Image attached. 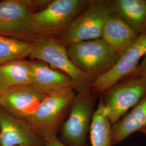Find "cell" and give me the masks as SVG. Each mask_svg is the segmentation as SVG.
<instances>
[{"label": "cell", "instance_id": "1", "mask_svg": "<svg viewBox=\"0 0 146 146\" xmlns=\"http://www.w3.org/2000/svg\"><path fill=\"white\" fill-rule=\"evenodd\" d=\"M89 1L54 0L41 11L31 14L28 31L33 42L40 39L54 38L62 33L72 22L85 9Z\"/></svg>", "mask_w": 146, "mask_h": 146}, {"label": "cell", "instance_id": "2", "mask_svg": "<svg viewBox=\"0 0 146 146\" xmlns=\"http://www.w3.org/2000/svg\"><path fill=\"white\" fill-rule=\"evenodd\" d=\"M76 95L74 88H69L47 95L36 111L26 120L43 141L58 136Z\"/></svg>", "mask_w": 146, "mask_h": 146}, {"label": "cell", "instance_id": "3", "mask_svg": "<svg viewBox=\"0 0 146 146\" xmlns=\"http://www.w3.org/2000/svg\"><path fill=\"white\" fill-rule=\"evenodd\" d=\"M112 14L110 1L90 0L62 33L55 38L63 46L101 38L104 24Z\"/></svg>", "mask_w": 146, "mask_h": 146}, {"label": "cell", "instance_id": "4", "mask_svg": "<svg viewBox=\"0 0 146 146\" xmlns=\"http://www.w3.org/2000/svg\"><path fill=\"white\" fill-rule=\"evenodd\" d=\"M29 57L46 63L67 75L72 80L76 93L91 90L94 79L73 64L68 57L66 47L55 38L40 39L33 42Z\"/></svg>", "mask_w": 146, "mask_h": 146}, {"label": "cell", "instance_id": "5", "mask_svg": "<svg viewBox=\"0 0 146 146\" xmlns=\"http://www.w3.org/2000/svg\"><path fill=\"white\" fill-rule=\"evenodd\" d=\"M66 49L73 64L94 80L106 73L120 57L101 38L75 43Z\"/></svg>", "mask_w": 146, "mask_h": 146}, {"label": "cell", "instance_id": "6", "mask_svg": "<svg viewBox=\"0 0 146 146\" xmlns=\"http://www.w3.org/2000/svg\"><path fill=\"white\" fill-rule=\"evenodd\" d=\"M146 96V77L125 79L101 94L104 114L111 125L133 109Z\"/></svg>", "mask_w": 146, "mask_h": 146}, {"label": "cell", "instance_id": "7", "mask_svg": "<svg viewBox=\"0 0 146 146\" xmlns=\"http://www.w3.org/2000/svg\"><path fill=\"white\" fill-rule=\"evenodd\" d=\"M96 94L91 90L76 93L58 139L67 146H88L87 137L95 110Z\"/></svg>", "mask_w": 146, "mask_h": 146}, {"label": "cell", "instance_id": "8", "mask_svg": "<svg viewBox=\"0 0 146 146\" xmlns=\"http://www.w3.org/2000/svg\"><path fill=\"white\" fill-rule=\"evenodd\" d=\"M50 1H0V35L19 39L30 38L28 22L38 6ZM31 39V38H30Z\"/></svg>", "mask_w": 146, "mask_h": 146}, {"label": "cell", "instance_id": "9", "mask_svg": "<svg viewBox=\"0 0 146 146\" xmlns=\"http://www.w3.org/2000/svg\"><path fill=\"white\" fill-rule=\"evenodd\" d=\"M146 54L145 34L140 35L106 73L94 80L91 86V91L96 95H101L115 84L129 77Z\"/></svg>", "mask_w": 146, "mask_h": 146}, {"label": "cell", "instance_id": "10", "mask_svg": "<svg viewBox=\"0 0 146 146\" xmlns=\"http://www.w3.org/2000/svg\"><path fill=\"white\" fill-rule=\"evenodd\" d=\"M46 95L31 84L11 87L0 94V106L17 118L27 120L36 111Z\"/></svg>", "mask_w": 146, "mask_h": 146}, {"label": "cell", "instance_id": "11", "mask_svg": "<svg viewBox=\"0 0 146 146\" xmlns=\"http://www.w3.org/2000/svg\"><path fill=\"white\" fill-rule=\"evenodd\" d=\"M0 145L44 146V141L27 121L11 115L0 106Z\"/></svg>", "mask_w": 146, "mask_h": 146}, {"label": "cell", "instance_id": "12", "mask_svg": "<svg viewBox=\"0 0 146 146\" xmlns=\"http://www.w3.org/2000/svg\"><path fill=\"white\" fill-rule=\"evenodd\" d=\"M31 84L46 95L74 88L72 80L67 75L40 60L31 61Z\"/></svg>", "mask_w": 146, "mask_h": 146}, {"label": "cell", "instance_id": "13", "mask_svg": "<svg viewBox=\"0 0 146 146\" xmlns=\"http://www.w3.org/2000/svg\"><path fill=\"white\" fill-rule=\"evenodd\" d=\"M140 36L120 17L112 13L104 24L101 39L120 56Z\"/></svg>", "mask_w": 146, "mask_h": 146}, {"label": "cell", "instance_id": "14", "mask_svg": "<svg viewBox=\"0 0 146 146\" xmlns=\"http://www.w3.org/2000/svg\"><path fill=\"white\" fill-rule=\"evenodd\" d=\"M135 133L146 135V96L111 127L112 146L119 145Z\"/></svg>", "mask_w": 146, "mask_h": 146}, {"label": "cell", "instance_id": "15", "mask_svg": "<svg viewBox=\"0 0 146 146\" xmlns=\"http://www.w3.org/2000/svg\"><path fill=\"white\" fill-rule=\"evenodd\" d=\"M112 13L140 35L146 34V0L110 1Z\"/></svg>", "mask_w": 146, "mask_h": 146}, {"label": "cell", "instance_id": "16", "mask_svg": "<svg viewBox=\"0 0 146 146\" xmlns=\"http://www.w3.org/2000/svg\"><path fill=\"white\" fill-rule=\"evenodd\" d=\"M31 84V62L25 58L0 66V92L11 87Z\"/></svg>", "mask_w": 146, "mask_h": 146}, {"label": "cell", "instance_id": "17", "mask_svg": "<svg viewBox=\"0 0 146 146\" xmlns=\"http://www.w3.org/2000/svg\"><path fill=\"white\" fill-rule=\"evenodd\" d=\"M111 127L110 120L104 114L103 102L100 97L89 131L91 146H113Z\"/></svg>", "mask_w": 146, "mask_h": 146}, {"label": "cell", "instance_id": "18", "mask_svg": "<svg viewBox=\"0 0 146 146\" xmlns=\"http://www.w3.org/2000/svg\"><path fill=\"white\" fill-rule=\"evenodd\" d=\"M33 42L0 35V66L29 56Z\"/></svg>", "mask_w": 146, "mask_h": 146}, {"label": "cell", "instance_id": "19", "mask_svg": "<svg viewBox=\"0 0 146 146\" xmlns=\"http://www.w3.org/2000/svg\"><path fill=\"white\" fill-rule=\"evenodd\" d=\"M137 76L146 77V54L137 66L135 71L128 78Z\"/></svg>", "mask_w": 146, "mask_h": 146}, {"label": "cell", "instance_id": "20", "mask_svg": "<svg viewBox=\"0 0 146 146\" xmlns=\"http://www.w3.org/2000/svg\"><path fill=\"white\" fill-rule=\"evenodd\" d=\"M44 146H67L63 143L58 136L52 137L47 141H44Z\"/></svg>", "mask_w": 146, "mask_h": 146}, {"label": "cell", "instance_id": "21", "mask_svg": "<svg viewBox=\"0 0 146 146\" xmlns=\"http://www.w3.org/2000/svg\"><path fill=\"white\" fill-rule=\"evenodd\" d=\"M27 146V145H21V146Z\"/></svg>", "mask_w": 146, "mask_h": 146}, {"label": "cell", "instance_id": "22", "mask_svg": "<svg viewBox=\"0 0 146 146\" xmlns=\"http://www.w3.org/2000/svg\"><path fill=\"white\" fill-rule=\"evenodd\" d=\"M1 92H0V94H1Z\"/></svg>", "mask_w": 146, "mask_h": 146}, {"label": "cell", "instance_id": "23", "mask_svg": "<svg viewBox=\"0 0 146 146\" xmlns=\"http://www.w3.org/2000/svg\"><path fill=\"white\" fill-rule=\"evenodd\" d=\"M0 146H1V145H0Z\"/></svg>", "mask_w": 146, "mask_h": 146}]
</instances>
